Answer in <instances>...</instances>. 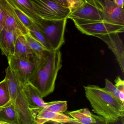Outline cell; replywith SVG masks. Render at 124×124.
<instances>
[{
    "label": "cell",
    "instance_id": "8fae6325",
    "mask_svg": "<svg viewBox=\"0 0 124 124\" xmlns=\"http://www.w3.org/2000/svg\"><path fill=\"white\" fill-rule=\"evenodd\" d=\"M117 33L95 36L103 41L116 57L123 73L124 72V46Z\"/></svg>",
    "mask_w": 124,
    "mask_h": 124
},
{
    "label": "cell",
    "instance_id": "83f0119b",
    "mask_svg": "<svg viewBox=\"0 0 124 124\" xmlns=\"http://www.w3.org/2000/svg\"><path fill=\"white\" fill-rule=\"evenodd\" d=\"M106 124H124V116L113 121H106Z\"/></svg>",
    "mask_w": 124,
    "mask_h": 124
},
{
    "label": "cell",
    "instance_id": "f1b7e54d",
    "mask_svg": "<svg viewBox=\"0 0 124 124\" xmlns=\"http://www.w3.org/2000/svg\"><path fill=\"white\" fill-rule=\"evenodd\" d=\"M56 2L63 7L69 8L68 0H55Z\"/></svg>",
    "mask_w": 124,
    "mask_h": 124
},
{
    "label": "cell",
    "instance_id": "9a60e30c",
    "mask_svg": "<svg viewBox=\"0 0 124 124\" xmlns=\"http://www.w3.org/2000/svg\"><path fill=\"white\" fill-rule=\"evenodd\" d=\"M67 114L81 124H106L104 118L93 114L86 108L68 112Z\"/></svg>",
    "mask_w": 124,
    "mask_h": 124
},
{
    "label": "cell",
    "instance_id": "836d02e7",
    "mask_svg": "<svg viewBox=\"0 0 124 124\" xmlns=\"http://www.w3.org/2000/svg\"><path fill=\"white\" fill-rule=\"evenodd\" d=\"M38 124L37 123V122H34V123H32V124Z\"/></svg>",
    "mask_w": 124,
    "mask_h": 124
},
{
    "label": "cell",
    "instance_id": "cb8c5ba5",
    "mask_svg": "<svg viewBox=\"0 0 124 124\" xmlns=\"http://www.w3.org/2000/svg\"><path fill=\"white\" fill-rule=\"evenodd\" d=\"M103 88L112 96L120 99L119 96L121 93L116 88L114 85L107 79H105V86Z\"/></svg>",
    "mask_w": 124,
    "mask_h": 124
},
{
    "label": "cell",
    "instance_id": "5bb4252c",
    "mask_svg": "<svg viewBox=\"0 0 124 124\" xmlns=\"http://www.w3.org/2000/svg\"><path fill=\"white\" fill-rule=\"evenodd\" d=\"M14 56L16 58L34 62H37L40 58L30 47L24 35L17 37Z\"/></svg>",
    "mask_w": 124,
    "mask_h": 124
},
{
    "label": "cell",
    "instance_id": "7a4b0ae2",
    "mask_svg": "<svg viewBox=\"0 0 124 124\" xmlns=\"http://www.w3.org/2000/svg\"><path fill=\"white\" fill-rule=\"evenodd\" d=\"M83 87L93 111L106 121H115L124 116V103L120 99L97 85H89Z\"/></svg>",
    "mask_w": 124,
    "mask_h": 124
},
{
    "label": "cell",
    "instance_id": "4fadbf2b",
    "mask_svg": "<svg viewBox=\"0 0 124 124\" xmlns=\"http://www.w3.org/2000/svg\"><path fill=\"white\" fill-rule=\"evenodd\" d=\"M19 35L15 32L5 28L0 32V49L2 54L7 58L14 55L16 42Z\"/></svg>",
    "mask_w": 124,
    "mask_h": 124
},
{
    "label": "cell",
    "instance_id": "3957f363",
    "mask_svg": "<svg viewBox=\"0 0 124 124\" xmlns=\"http://www.w3.org/2000/svg\"><path fill=\"white\" fill-rule=\"evenodd\" d=\"M10 95V101L18 114L21 124H31L35 117L30 109L23 91V86L10 68L6 69V76Z\"/></svg>",
    "mask_w": 124,
    "mask_h": 124
},
{
    "label": "cell",
    "instance_id": "7c38bea8",
    "mask_svg": "<svg viewBox=\"0 0 124 124\" xmlns=\"http://www.w3.org/2000/svg\"><path fill=\"white\" fill-rule=\"evenodd\" d=\"M23 91L31 111L36 117L38 112L47 105L37 90L29 84L23 87Z\"/></svg>",
    "mask_w": 124,
    "mask_h": 124
},
{
    "label": "cell",
    "instance_id": "ba28073f",
    "mask_svg": "<svg viewBox=\"0 0 124 124\" xmlns=\"http://www.w3.org/2000/svg\"><path fill=\"white\" fill-rule=\"evenodd\" d=\"M68 19L73 20L103 21V14L97 0H85L80 8L70 14Z\"/></svg>",
    "mask_w": 124,
    "mask_h": 124
},
{
    "label": "cell",
    "instance_id": "8992f818",
    "mask_svg": "<svg viewBox=\"0 0 124 124\" xmlns=\"http://www.w3.org/2000/svg\"><path fill=\"white\" fill-rule=\"evenodd\" d=\"M72 20L79 31L89 36H103L124 32V26L111 24L103 21Z\"/></svg>",
    "mask_w": 124,
    "mask_h": 124
},
{
    "label": "cell",
    "instance_id": "30bf717a",
    "mask_svg": "<svg viewBox=\"0 0 124 124\" xmlns=\"http://www.w3.org/2000/svg\"><path fill=\"white\" fill-rule=\"evenodd\" d=\"M103 14V22L124 26L123 8L117 6L111 0H98Z\"/></svg>",
    "mask_w": 124,
    "mask_h": 124
},
{
    "label": "cell",
    "instance_id": "4316f807",
    "mask_svg": "<svg viewBox=\"0 0 124 124\" xmlns=\"http://www.w3.org/2000/svg\"><path fill=\"white\" fill-rule=\"evenodd\" d=\"M5 27L4 16L2 9L0 7V32L3 30Z\"/></svg>",
    "mask_w": 124,
    "mask_h": 124
},
{
    "label": "cell",
    "instance_id": "9c48e42d",
    "mask_svg": "<svg viewBox=\"0 0 124 124\" xmlns=\"http://www.w3.org/2000/svg\"><path fill=\"white\" fill-rule=\"evenodd\" d=\"M0 7L4 16V28L15 32L20 35L29 33L28 30L21 22L8 0H0Z\"/></svg>",
    "mask_w": 124,
    "mask_h": 124
},
{
    "label": "cell",
    "instance_id": "44dd1931",
    "mask_svg": "<svg viewBox=\"0 0 124 124\" xmlns=\"http://www.w3.org/2000/svg\"><path fill=\"white\" fill-rule=\"evenodd\" d=\"M67 108L66 101H54L47 102V105L44 109L52 112L63 113L67 111Z\"/></svg>",
    "mask_w": 124,
    "mask_h": 124
},
{
    "label": "cell",
    "instance_id": "ac0fdd59",
    "mask_svg": "<svg viewBox=\"0 0 124 124\" xmlns=\"http://www.w3.org/2000/svg\"><path fill=\"white\" fill-rule=\"evenodd\" d=\"M12 3L33 22L40 19L36 14L30 0H10Z\"/></svg>",
    "mask_w": 124,
    "mask_h": 124
},
{
    "label": "cell",
    "instance_id": "4dcf8cb0",
    "mask_svg": "<svg viewBox=\"0 0 124 124\" xmlns=\"http://www.w3.org/2000/svg\"><path fill=\"white\" fill-rule=\"evenodd\" d=\"M62 124H81L78 122H76V121L74 120L73 121H71L70 122L66 123H63Z\"/></svg>",
    "mask_w": 124,
    "mask_h": 124
},
{
    "label": "cell",
    "instance_id": "5b68a950",
    "mask_svg": "<svg viewBox=\"0 0 124 124\" xmlns=\"http://www.w3.org/2000/svg\"><path fill=\"white\" fill-rule=\"evenodd\" d=\"M38 16L46 20L67 19L70 14L69 8L63 7L55 0H30Z\"/></svg>",
    "mask_w": 124,
    "mask_h": 124
},
{
    "label": "cell",
    "instance_id": "484cf974",
    "mask_svg": "<svg viewBox=\"0 0 124 124\" xmlns=\"http://www.w3.org/2000/svg\"><path fill=\"white\" fill-rule=\"evenodd\" d=\"M115 84L114 85L116 88L121 93H124V81L118 76L115 80Z\"/></svg>",
    "mask_w": 124,
    "mask_h": 124
},
{
    "label": "cell",
    "instance_id": "1f68e13d",
    "mask_svg": "<svg viewBox=\"0 0 124 124\" xmlns=\"http://www.w3.org/2000/svg\"><path fill=\"white\" fill-rule=\"evenodd\" d=\"M0 124H10L4 122H0Z\"/></svg>",
    "mask_w": 124,
    "mask_h": 124
},
{
    "label": "cell",
    "instance_id": "277c9868",
    "mask_svg": "<svg viewBox=\"0 0 124 124\" xmlns=\"http://www.w3.org/2000/svg\"><path fill=\"white\" fill-rule=\"evenodd\" d=\"M67 21V19L46 20L40 18L34 23L52 51L59 50L64 43Z\"/></svg>",
    "mask_w": 124,
    "mask_h": 124
},
{
    "label": "cell",
    "instance_id": "d6986e66",
    "mask_svg": "<svg viewBox=\"0 0 124 124\" xmlns=\"http://www.w3.org/2000/svg\"><path fill=\"white\" fill-rule=\"evenodd\" d=\"M24 36L30 47L39 58L44 57L49 51L39 42L33 38L29 33Z\"/></svg>",
    "mask_w": 124,
    "mask_h": 124
},
{
    "label": "cell",
    "instance_id": "7402d4cb",
    "mask_svg": "<svg viewBox=\"0 0 124 124\" xmlns=\"http://www.w3.org/2000/svg\"><path fill=\"white\" fill-rule=\"evenodd\" d=\"M10 101V95L6 79L0 82V107Z\"/></svg>",
    "mask_w": 124,
    "mask_h": 124
},
{
    "label": "cell",
    "instance_id": "f546056e",
    "mask_svg": "<svg viewBox=\"0 0 124 124\" xmlns=\"http://www.w3.org/2000/svg\"><path fill=\"white\" fill-rule=\"evenodd\" d=\"M115 3L120 8H123L124 6V0H113Z\"/></svg>",
    "mask_w": 124,
    "mask_h": 124
},
{
    "label": "cell",
    "instance_id": "603a6c76",
    "mask_svg": "<svg viewBox=\"0 0 124 124\" xmlns=\"http://www.w3.org/2000/svg\"><path fill=\"white\" fill-rule=\"evenodd\" d=\"M8 2L11 4V5L13 8L14 11L18 17L21 22L22 23L24 26L28 30L30 27H31L34 24V22L30 19L29 17L24 14L21 11L19 10L17 8H16L13 3L11 2L10 0H8Z\"/></svg>",
    "mask_w": 124,
    "mask_h": 124
},
{
    "label": "cell",
    "instance_id": "52a82bcc",
    "mask_svg": "<svg viewBox=\"0 0 124 124\" xmlns=\"http://www.w3.org/2000/svg\"><path fill=\"white\" fill-rule=\"evenodd\" d=\"M40 59L37 62H34L16 58L14 56L8 58V66L23 87L28 84V81L34 72Z\"/></svg>",
    "mask_w": 124,
    "mask_h": 124
},
{
    "label": "cell",
    "instance_id": "6da1fadb",
    "mask_svg": "<svg viewBox=\"0 0 124 124\" xmlns=\"http://www.w3.org/2000/svg\"><path fill=\"white\" fill-rule=\"evenodd\" d=\"M62 66L61 51H48L40 58L28 84L37 90L42 98L46 97L54 91L58 73Z\"/></svg>",
    "mask_w": 124,
    "mask_h": 124
},
{
    "label": "cell",
    "instance_id": "e0dca14e",
    "mask_svg": "<svg viewBox=\"0 0 124 124\" xmlns=\"http://www.w3.org/2000/svg\"><path fill=\"white\" fill-rule=\"evenodd\" d=\"M0 122L10 124H21L16 109L10 101L0 107Z\"/></svg>",
    "mask_w": 124,
    "mask_h": 124
},
{
    "label": "cell",
    "instance_id": "d6a6232c",
    "mask_svg": "<svg viewBox=\"0 0 124 124\" xmlns=\"http://www.w3.org/2000/svg\"><path fill=\"white\" fill-rule=\"evenodd\" d=\"M53 124H62V123H59L53 122Z\"/></svg>",
    "mask_w": 124,
    "mask_h": 124
},
{
    "label": "cell",
    "instance_id": "d4e9b609",
    "mask_svg": "<svg viewBox=\"0 0 124 124\" xmlns=\"http://www.w3.org/2000/svg\"><path fill=\"white\" fill-rule=\"evenodd\" d=\"M85 0H68L69 8L71 13L80 8L85 2Z\"/></svg>",
    "mask_w": 124,
    "mask_h": 124
},
{
    "label": "cell",
    "instance_id": "2e32d148",
    "mask_svg": "<svg viewBox=\"0 0 124 124\" xmlns=\"http://www.w3.org/2000/svg\"><path fill=\"white\" fill-rule=\"evenodd\" d=\"M74 120L69 115L63 113L52 112L44 108L38 112L35 117V122L38 124H45L49 122L66 123Z\"/></svg>",
    "mask_w": 124,
    "mask_h": 124
},
{
    "label": "cell",
    "instance_id": "ffe728a7",
    "mask_svg": "<svg viewBox=\"0 0 124 124\" xmlns=\"http://www.w3.org/2000/svg\"><path fill=\"white\" fill-rule=\"evenodd\" d=\"M29 33L33 38L39 42L44 47L49 51H52L45 37L35 24L28 29Z\"/></svg>",
    "mask_w": 124,
    "mask_h": 124
}]
</instances>
